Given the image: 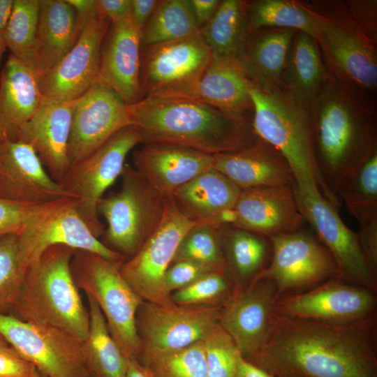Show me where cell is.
<instances>
[{
	"label": "cell",
	"instance_id": "ee69618b",
	"mask_svg": "<svg viewBox=\"0 0 377 377\" xmlns=\"http://www.w3.org/2000/svg\"><path fill=\"white\" fill-rule=\"evenodd\" d=\"M207 377H237L239 352L234 341L216 323L211 327L202 339Z\"/></svg>",
	"mask_w": 377,
	"mask_h": 377
},
{
	"label": "cell",
	"instance_id": "cb8c5ba5",
	"mask_svg": "<svg viewBox=\"0 0 377 377\" xmlns=\"http://www.w3.org/2000/svg\"><path fill=\"white\" fill-rule=\"evenodd\" d=\"M141 50V29L131 19L110 24L101 46L98 80L111 87L127 105L142 98Z\"/></svg>",
	"mask_w": 377,
	"mask_h": 377
},
{
	"label": "cell",
	"instance_id": "f35d334b",
	"mask_svg": "<svg viewBox=\"0 0 377 377\" xmlns=\"http://www.w3.org/2000/svg\"><path fill=\"white\" fill-rule=\"evenodd\" d=\"M336 195L356 220L377 214V152L340 184Z\"/></svg>",
	"mask_w": 377,
	"mask_h": 377
},
{
	"label": "cell",
	"instance_id": "ac0fdd59",
	"mask_svg": "<svg viewBox=\"0 0 377 377\" xmlns=\"http://www.w3.org/2000/svg\"><path fill=\"white\" fill-rule=\"evenodd\" d=\"M376 291L338 279L280 297L279 314L330 323L358 321L376 313Z\"/></svg>",
	"mask_w": 377,
	"mask_h": 377
},
{
	"label": "cell",
	"instance_id": "d6986e66",
	"mask_svg": "<svg viewBox=\"0 0 377 377\" xmlns=\"http://www.w3.org/2000/svg\"><path fill=\"white\" fill-rule=\"evenodd\" d=\"M130 124L128 105L111 87L97 80L74 101L68 148L71 166Z\"/></svg>",
	"mask_w": 377,
	"mask_h": 377
},
{
	"label": "cell",
	"instance_id": "8d00e7d4",
	"mask_svg": "<svg viewBox=\"0 0 377 377\" xmlns=\"http://www.w3.org/2000/svg\"><path fill=\"white\" fill-rule=\"evenodd\" d=\"M250 31L262 28L290 29L305 32L316 39V23L302 1H249Z\"/></svg>",
	"mask_w": 377,
	"mask_h": 377
},
{
	"label": "cell",
	"instance_id": "60d3db41",
	"mask_svg": "<svg viewBox=\"0 0 377 377\" xmlns=\"http://www.w3.org/2000/svg\"><path fill=\"white\" fill-rule=\"evenodd\" d=\"M27 269L19 252L18 235L0 238V314L10 315L18 300Z\"/></svg>",
	"mask_w": 377,
	"mask_h": 377
},
{
	"label": "cell",
	"instance_id": "836d02e7",
	"mask_svg": "<svg viewBox=\"0 0 377 377\" xmlns=\"http://www.w3.org/2000/svg\"><path fill=\"white\" fill-rule=\"evenodd\" d=\"M87 297L89 325L87 336L82 342V348L91 376L124 377L129 358L110 334L96 301L89 295Z\"/></svg>",
	"mask_w": 377,
	"mask_h": 377
},
{
	"label": "cell",
	"instance_id": "680465c9",
	"mask_svg": "<svg viewBox=\"0 0 377 377\" xmlns=\"http://www.w3.org/2000/svg\"><path fill=\"white\" fill-rule=\"evenodd\" d=\"M6 43L3 35L0 33V67L1 65L3 54L6 49Z\"/></svg>",
	"mask_w": 377,
	"mask_h": 377
},
{
	"label": "cell",
	"instance_id": "681fc988",
	"mask_svg": "<svg viewBox=\"0 0 377 377\" xmlns=\"http://www.w3.org/2000/svg\"><path fill=\"white\" fill-rule=\"evenodd\" d=\"M360 243L369 268L377 279V217L358 222Z\"/></svg>",
	"mask_w": 377,
	"mask_h": 377
},
{
	"label": "cell",
	"instance_id": "db71d44e",
	"mask_svg": "<svg viewBox=\"0 0 377 377\" xmlns=\"http://www.w3.org/2000/svg\"><path fill=\"white\" fill-rule=\"evenodd\" d=\"M220 1L221 0H190L199 30L214 15Z\"/></svg>",
	"mask_w": 377,
	"mask_h": 377
},
{
	"label": "cell",
	"instance_id": "1f68e13d",
	"mask_svg": "<svg viewBox=\"0 0 377 377\" xmlns=\"http://www.w3.org/2000/svg\"><path fill=\"white\" fill-rule=\"evenodd\" d=\"M330 77L316 40L297 31L281 77V87L297 101L310 105Z\"/></svg>",
	"mask_w": 377,
	"mask_h": 377
},
{
	"label": "cell",
	"instance_id": "4fadbf2b",
	"mask_svg": "<svg viewBox=\"0 0 377 377\" xmlns=\"http://www.w3.org/2000/svg\"><path fill=\"white\" fill-rule=\"evenodd\" d=\"M202 223L183 214L171 197H166L165 212L157 229L120 272L132 289L144 300L156 304L171 302L164 289V276L185 234Z\"/></svg>",
	"mask_w": 377,
	"mask_h": 377
},
{
	"label": "cell",
	"instance_id": "2e32d148",
	"mask_svg": "<svg viewBox=\"0 0 377 377\" xmlns=\"http://www.w3.org/2000/svg\"><path fill=\"white\" fill-rule=\"evenodd\" d=\"M293 190L304 220L311 226L317 237L332 256L338 269V279L376 291L377 279L365 258L358 234L345 225L338 211L320 191H302L294 184Z\"/></svg>",
	"mask_w": 377,
	"mask_h": 377
},
{
	"label": "cell",
	"instance_id": "3957f363",
	"mask_svg": "<svg viewBox=\"0 0 377 377\" xmlns=\"http://www.w3.org/2000/svg\"><path fill=\"white\" fill-rule=\"evenodd\" d=\"M128 109L143 144L178 145L212 156L240 150L259 139L252 120L195 99L145 96Z\"/></svg>",
	"mask_w": 377,
	"mask_h": 377
},
{
	"label": "cell",
	"instance_id": "8fae6325",
	"mask_svg": "<svg viewBox=\"0 0 377 377\" xmlns=\"http://www.w3.org/2000/svg\"><path fill=\"white\" fill-rule=\"evenodd\" d=\"M220 306L143 301L136 315L140 344L136 360L144 366L201 341L208 330L219 323Z\"/></svg>",
	"mask_w": 377,
	"mask_h": 377
},
{
	"label": "cell",
	"instance_id": "7a4b0ae2",
	"mask_svg": "<svg viewBox=\"0 0 377 377\" xmlns=\"http://www.w3.org/2000/svg\"><path fill=\"white\" fill-rule=\"evenodd\" d=\"M310 111L316 163L337 196L340 184L377 152V102L330 73Z\"/></svg>",
	"mask_w": 377,
	"mask_h": 377
},
{
	"label": "cell",
	"instance_id": "484cf974",
	"mask_svg": "<svg viewBox=\"0 0 377 377\" xmlns=\"http://www.w3.org/2000/svg\"><path fill=\"white\" fill-rule=\"evenodd\" d=\"M212 168L241 190L281 186L295 182L292 170L284 156L260 138L248 147L212 155Z\"/></svg>",
	"mask_w": 377,
	"mask_h": 377
},
{
	"label": "cell",
	"instance_id": "f546056e",
	"mask_svg": "<svg viewBox=\"0 0 377 377\" xmlns=\"http://www.w3.org/2000/svg\"><path fill=\"white\" fill-rule=\"evenodd\" d=\"M80 34L75 11L66 0H40L35 44V71L38 77L61 60Z\"/></svg>",
	"mask_w": 377,
	"mask_h": 377
},
{
	"label": "cell",
	"instance_id": "d4e9b609",
	"mask_svg": "<svg viewBox=\"0 0 377 377\" xmlns=\"http://www.w3.org/2000/svg\"><path fill=\"white\" fill-rule=\"evenodd\" d=\"M133 168L160 193L173 192L212 168V156L170 143H147L134 151Z\"/></svg>",
	"mask_w": 377,
	"mask_h": 377
},
{
	"label": "cell",
	"instance_id": "d6a6232c",
	"mask_svg": "<svg viewBox=\"0 0 377 377\" xmlns=\"http://www.w3.org/2000/svg\"><path fill=\"white\" fill-rule=\"evenodd\" d=\"M219 228L226 270L235 287L244 288L267 266L270 239L235 226Z\"/></svg>",
	"mask_w": 377,
	"mask_h": 377
},
{
	"label": "cell",
	"instance_id": "d590c367",
	"mask_svg": "<svg viewBox=\"0 0 377 377\" xmlns=\"http://www.w3.org/2000/svg\"><path fill=\"white\" fill-rule=\"evenodd\" d=\"M190 0H161L141 30L142 47L198 32Z\"/></svg>",
	"mask_w": 377,
	"mask_h": 377
},
{
	"label": "cell",
	"instance_id": "816d5d0a",
	"mask_svg": "<svg viewBox=\"0 0 377 377\" xmlns=\"http://www.w3.org/2000/svg\"><path fill=\"white\" fill-rule=\"evenodd\" d=\"M73 8L80 32L92 20L98 17L96 0H66Z\"/></svg>",
	"mask_w": 377,
	"mask_h": 377
},
{
	"label": "cell",
	"instance_id": "f5cc1de1",
	"mask_svg": "<svg viewBox=\"0 0 377 377\" xmlns=\"http://www.w3.org/2000/svg\"><path fill=\"white\" fill-rule=\"evenodd\" d=\"M131 16L133 23L142 30L153 12L154 11L158 0H131Z\"/></svg>",
	"mask_w": 377,
	"mask_h": 377
},
{
	"label": "cell",
	"instance_id": "7bdbcfd3",
	"mask_svg": "<svg viewBox=\"0 0 377 377\" xmlns=\"http://www.w3.org/2000/svg\"><path fill=\"white\" fill-rule=\"evenodd\" d=\"M142 367L149 377H207L202 341L163 355Z\"/></svg>",
	"mask_w": 377,
	"mask_h": 377
},
{
	"label": "cell",
	"instance_id": "9f6ffc18",
	"mask_svg": "<svg viewBox=\"0 0 377 377\" xmlns=\"http://www.w3.org/2000/svg\"><path fill=\"white\" fill-rule=\"evenodd\" d=\"M13 0H0V33L3 36V33L9 20Z\"/></svg>",
	"mask_w": 377,
	"mask_h": 377
},
{
	"label": "cell",
	"instance_id": "b9f144b4",
	"mask_svg": "<svg viewBox=\"0 0 377 377\" xmlns=\"http://www.w3.org/2000/svg\"><path fill=\"white\" fill-rule=\"evenodd\" d=\"M234 288V282L227 272L214 271L172 293L170 300L182 306H221Z\"/></svg>",
	"mask_w": 377,
	"mask_h": 377
},
{
	"label": "cell",
	"instance_id": "6f0895ef",
	"mask_svg": "<svg viewBox=\"0 0 377 377\" xmlns=\"http://www.w3.org/2000/svg\"><path fill=\"white\" fill-rule=\"evenodd\" d=\"M124 377H149L145 369L136 359L129 358Z\"/></svg>",
	"mask_w": 377,
	"mask_h": 377
},
{
	"label": "cell",
	"instance_id": "f1b7e54d",
	"mask_svg": "<svg viewBox=\"0 0 377 377\" xmlns=\"http://www.w3.org/2000/svg\"><path fill=\"white\" fill-rule=\"evenodd\" d=\"M42 98L35 71L10 54L0 74V138H13Z\"/></svg>",
	"mask_w": 377,
	"mask_h": 377
},
{
	"label": "cell",
	"instance_id": "8992f818",
	"mask_svg": "<svg viewBox=\"0 0 377 377\" xmlns=\"http://www.w3.org/2000/svg\"><path fill=\"white\" fill-rule=\"evenodd\" d=\"M316 23V40L328 72L377 102V43L350 15L345 1H302Z\"/></svg>",
	"mask_w": 377,
	"mask_h": 377
},
{
	"label": "cell",
	"instance_id": "5bb4252c",
	"mask_svg": "<svg viewBox=\"0 0 377 377\" xmlns=\"http://www.w3.org/2000/svg\"><path fill=\"white\" fill-rule=\"evenodd\" d=\"M269 239L270 260L255 279L267 278L274 281L279 299L285 293H301L338 279L336 263L317 236L300 229Z\"/></svg>",
	"mask_w": 377,
	"mask_h": 377
},
{
	"label": "cell",
	"instance_id": "6da1fadb",
	"mask_svg": "<svg viewBox=\"0 0 377 377\" xmlns=\"http://www.w3.org/2000/svg\"><path fill=\"white\" fill-rule=\"evenodd\" d=\"M376 313L344 324L275 312L249 362L275 377H377Z\"/></svg>",
	"mask_w": 377,
	"mask_h": 377
},
{
	"label": "cell",
	"instance_id": "52a82bcc",
	"mask_svg": "<svg viewBox=\"0 0 377 377\" xmlns=\"http://www.w3.org/2000/svg\"><path fill=\"white\" fill-rule=\"evenodd\" d=\"M120 177V189L101 199L98 212L107 223L101 242L126 260L137 253L158 227L166 197L129 164H125Z\"/></svg>",
	"mask_w": 377,
	"mask_h": 377
},
{
	"label": "cell",
	"instance_id": "74e56055",
	"mask_svg": "<svg viewBox=\"0 0 377 377\" xmlns=\"http://www.w3.org/2000/svg\"><path fill=\"white\" fill-rule=\"evenodd\" d=\"M39 10L40 0H13L3 33L6 47L11 54L34 71Z\"/></svg>",
	"mask_w": 377,
	"mask_h": 377
},
{
	"label": "cell",
	"instance_id": "9a60e30c",
	"mask_svg": "<svg viewBox=\"0 0 377 377\" xmlns=\"http://www.w3.org/2000/svg\"><path fill=\"white\" fill-rule=\"evenodd\" d=\"M0 334L45 377H91L82 343L64 331L0 314Z\"/></svg>",
	"mask_w": 377,
	"mask_h": 377
},
{
	"label": "cell",
	"instance_id": "7402d4cb",
	"mask_svg": "<svg viewBox=\"0 0 377 377\" xmlns=\"http://www.w3.org/2000/svg\"><path fill=\"white\" fill-rule=\"evenodd\" d=\"M73 108L74 101L64 102L43 96L33 117L10 138L29 145L58 183L71 168L68 148Z\"/></svg>",
	"mask_w": 377,
	"mask_h": 377
},
{
	"label": "cell",
	"instance_id": "e0dca14e",
	"mask_svg": "<svg viewBox=\"0 0 377 377\" xmlns=\"http://www.w3.org/2000/svg\"><path fill=\"white\" fill-rule=\"evenodd\" d=\"M278 300L274 281L259 278L244 288L235 287L221 305L219 323L245 360L253 357L266 343Z\"/></svg>",
	"mask_w": 377,
	"mask_h": 377
},
{
	"label": "cell",
	"instance_id": "7dc6e473",
	"mask_svg": "<svg viewBox=\"0 0 377 377\" xmlns=\"http://www.w3.org/2000/svg\"><path fill=\"white\" fill-rule=\"evenodd\" d=\"M345 3L357 27L368 38L377 43V1L347 0Z\"/></svg>",
	"mask_w": 377,
	"mask_h": 377
},
{
	"label": "cell",
	"instance_id": "91938a15",
	"mask_svg": "<svg viewBox=\"0 0 377 377\" xmlns=\"http://www.w3.org/2000/svg\"><path fill=\"white\" fill-rule=\"evenodd\" d=\"M9 346L7 341L3 339V337L0 334V347H4Z\"/></svg>",
	"mask_w": 377,
	"mask_h": 377
},
{
	"label": "cell",
	"instance_id": "44dd1931",
	"mask_svg": "<svg viewBox=\"0 0 377 377\" xmlns=\"http://www.w3.org/2000/svg\"><path fill=\"white\" fill-rule=\"evenodd\" d=\"M67 197L71 198L50 177L29 145L0 138L1 199L38 204Z\"/></svg>",
	"mask_w": 377,
	"mask_h": 377
},
{
	"label": "cell",
	"instance_id": "f6af8a7d",
	"mask_svg": "<svg viewBox=\"0 0 377 377\" xmlns=\"http://www.w3.org/2000/svg\"><path fill=\"white\" fill-rule=\"evenodd\" d=\"M48 202L22 203L0 198V238L18 235L29 220Z\"/></svg>",
	"mask_w": 377,
	"mask_h": 377
},
{
	"label": "cell",
	"instance_id": "bcb514c9",
	"mask_svg": "<svg viewBox=\"0 0 377 377\" xmlns=\"http://www.w3.org/2000/svg\"><path fill=\"white\" fill-rule=\"evenodd\" d=\"M214 271L216 270L189 260L172 262L164 276L165 293L170 297L172 293L189 285L202 275Z\"/></svg>",
	"mask_w": 377,
	"mask_h": 377
},
{
	"label": "cell",
	"instance_id": "11a10c76",
	"mask_svg": "<svg viewBox=\"0 0 377 377\" xmlns=\"http://www.w3.org/2000/svg\"><path fill=\"white\" fill-rule=\"evenodd\" d=\"M237 377H275L255 364L239 356L237 369Z\"/></svg>",
	"mask_w": 377,
	"mask_h": 377
},
{
	"label": "cell",
	"instance_id": "4dcf8cb0",
	"mask_svg": "<svg viewBox=\"0 0 377 377\" xmlns=\"http://www.w3.org/2000/svg\"><path fill=\"white\" fill-rule=\"evenodd\" d=\"M241 189L216 170H207L170 196L179 210L198 221L214 225L218 215L233 209Z\"/></svg>",
	"mask_w": 377,
	"mask_h": 377
},
{
	"label": "cell",
	"instance_id": "9c48e42d",
	"mask_svg": "<svg viewBox=\"0 0 377 377\" xmlns=\"http://www.w3.org/2000/svg\"><path fill=\"white\" fill-rule=\"evenodd\" d=\"M212 53L200 31L191 36L142 47V98L193 99Z\"/></svg>",
	"mask_w": 377,
	"mask_h": 377
},
{
	"label": "cell",
	"instance_id": "ab89813d",
	"mask_svg": "<svg viewBox=\"0 0 377 377\" xmlns=\"http://www.w3.org/2000/svg\"><path fill=\"white\" fill-rule=\"evenodd\" d=\"M178 260H189L227 272L219 228L205 222L191 228L182 239L172 262Z\"/></svg>",
	"mask_w": 377,
	"mask_h": 377
},
{
	"label": "cell",
	"instance_id": "5b68a950",
	"mask_svg": "<svg viewBox=\"0 0 377 377\" xmlns=\"http://www.w3.org/2000/svg\"><path fill=\"white\" fill-rule=\"evenodd\" d=\"M75 251L52 246L30 265L10 315L56 327L82 343L88 334L89 314L71 272Z\"/></svg>",
	"mask_w": 377,
	"mask_h": 377
},
{
	"label": "cell",
	"instance_id": "4316f807",
	"mask_svg": "<svg viewBox=\"0 0 377 377\" xmlns=\"http://www.w3.org/2000/svg\"><path fill=\"white\" fill-rule=\"evenodd\" d=\"M251 82L235 57L212 54L193 99L234 117L252 120Z\"/></svg>",
	"mask_w": 377,
	"mask_h": 377
},
{
	"label": "cell",
	"instance_id": "ffe728a7",
	"mask_svg": "<svg viewBox=\"0 0 377 377\" xmlns=\"http://www.w3.org/2000/svg\"><path fill=\"white\" fill-rule=\"evenodd\" d=\"M110 24L100 17L90 22L71 50L52 69L38 77L43 97L73 101L93 86L98 80L101 46Z\"/></svg>",
	"mask_w": 377,
	"mask_h": 377
},
{
	"label": "cell",
	"instance_id": "c3c4849f",
	"mask_svg": "<svg viewBox=\"0 0 377 377\" xmlns=\"http://www.w3.org/2000/svg\"><path fill=\"white\" fill-rule=\"evenodd\" d=\"M0 377H45L10 345L0 347Z\"/></svg>",
	"mask_w": 377,
	"mask_h": 377
},
{
	"label": "cell",
	"instance_id": "603a6c76",
	"mask_svg": "<svg viewBox=\"0 0 377 377\" xmlns=\"http://www.w3.org/2000/svg\"><path fill=\"white\" fill-rule=\"evenodd\" d=\"M293 184L241 190L234 207L232 226L269 238L301 229L304 219L295 201Z\"/></svg>",
	"mask_w": 377,
	"mask_h": 377
},
{
	"label": "cell",
	"instance_id": "7c38bea8",
	"mask_svg": "<svg viewBox=\"0 0 377 377\" xmlns=\"http://www.w3.org/2000/svg\"><path fill=\"white\" fill-rule=\"evenodd\" d=\"M56 245L87 251L113 261L125 260L93 234L80 216L76 200L69 197L47 203L18 235L20 256L26 269L47 249Z\"/></svg>",
	"mask_w": 377,
	"mask_h": 377
},
{
	"label": "cell",
	"instance_id": "ba28073f",
	"mask_svg": "<svg viewBox=\"0 0 377 377\" xmlns=\"http://www.w3.org/2000/svg\"><path fill=\"white\" fill-rule=\"evenodd\" d=\"M124 261L75 250L71 267L77 286L96 301L110 334L124 355L137 359L140 344L136 315L144 300L121 275L120 267Z\"/></svg>",
	"mask_w": 377,
	"mask_h": 377
},
{
	"label": "cell",
	"instance_id": "e575fe53",
	"mask_svg": "<svg viewBox=\"0 0 377 377\" xmlns=\"http://www.w3.org/2000/svg\"><path fill=\"white\" fill-rule=\"evenodd\" d=\"M200 32L213 55L236 57L250 33L249 1L221 0Z\"/></svg>",
	"mask_w": 377,
	"mask_h": 377
},
{
	"label": "cell",
	"instance_id": "f907efd6",
	"mask_svg": "<svg viewBox=\"0 0 377 377\" xmlns=\"http://www.w3.org/2000/svg\"><path fill=\"white\" fill-rule=\"evenodd\" d=\"M98 17L111 24L131 19V0H96Z\"/></svg>",
	"mask_w": 377,
	"mask_h": 377
},
{
	"label": "cell",
	"instance_id": "277c9868",
	"mask_svg": "<svg viewBox=\"0 0 377 377\" xmlns=\"http://www.w3.org/2000/svg\"><path fill=\"white\" fill-rule=\"evenodd\" d=\"M249 93L254 131L286 159L294 185L302 191H320L339 211L340 200L325 184L316 163L310 105L297 101L281 88L267 91L251 82Z\"/></svg>",
	"mask_w": 377,
	"mask_h": 377
},
{
	"label": "cell",
	"instance_id": "83f0119b",
	"mask_svg": "<svg viewBox=\"0 0 377 377\" xmlns=\"http://www.w3.org/2000/svg\"><path fill=\"white\" fill-rule=\"evenodd\" d=\"M296 31L282 28L250 31L235 57L253 84L267 91L281 87V77Z\"/></svg>",
	"mask_w": 377,
	"mask_h": 377
},
{
	"label": "cell",
	"instance_id": "30bf717a",
	"mask_svg": "<svg viewBox=\"0 0 377 377\" xmlns=\"http://www.w3.org/2000/svg\"><path fill=\"white\" fill-rule=\"evenodd\" d=\"M139 143L140 131L130 124L91 154L72 165L59 182L62 189L76 200L80 216L98 239L105 230L98 216V202L120 177L127 155Z\"/></svg>",
	"mask_w": 377,
	"mask_h": 377
}]
</instances>
